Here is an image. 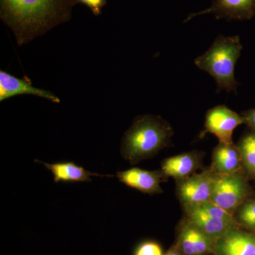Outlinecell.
Returning <instances> with one entry per match:
<instances>
[{
  "instance_id": "1",
  "label": "cell",
  "mask_w": 255,
  "mask_h": 255,
  "mask_svg": "<svg viewBox=\"0 0 255 255\" xmlns=\"http://www.w3.org/2000/svg\"><path fill=\"white\" fill-rule=\"evenodd\" d=\"M73 0H1L0 16L23 43L70 19Z\"/></svg>"
},
{
  "instance_id": "2",
  "label": "cell",
  "mask_w": 255,
  "mask_h": 255,
  "mask_svg": "<svg viewBox=\"0 0 255 255\" xmlns=\"http://www.w3.org/2000/svg\"><path fill=\"white\" fill-rule=\"evenodd\" d=\"M173 134L170 124L160 117L139 116L124 134L122 157L131 164L150 158L168 146Z\"/></svg>"
},
{
  "instance_id": "3",
  "label": "cell",
  "mask_w": 255,
  "mask_h": 255,
  "mask_svg": "<svg viewBox=\"0 0 255 255\" xmlns=\"http://www.w3.org/2000/svg\"><path fill=\"white\" fill-rule=\"evenodd\" d=\"M242 50L239 36L221 35L204 54L194 60V64L215 79L218 92L236 93L239 82L235 78V68Z\"/></svg>"
},
{
  "instance_id": "4",
  "label": "cell",
  "mask_w": 255,
  "mask_h": 255,
  "mask_svg": "<svg viewBox=\"0 0 255 255\" xmlns=\"http://www.w3.org/2000/svg\"><path fill=\"white\" fill-rule=\"evenodd\" d=\"M251 192L248 177L243 170L228 175L216 174L210 201L234 216Z\"/></svg>"
},
{
  "instance_id": "5",
  "label": "cell",
  "mask_w": 255,
  "mask_h": 255,
  "mask_svg": "<svg viewBox=\"0 0 255 255\" xmlns=\"http://www.w3.org/2000/svg\"><path fill=\"white\" fill-rule=\"evenodd\" d=\"M216 174L211 169L177 181V193L184 208L211 201Z\"/></svg>"
},
{
  "instance_id": "6",
  "label": "cell",
  "mask_w": 255,
  "mask_h": 255,
  "mask_svg": "<svg viewBox=\"0 0 255 255\" xmlns=\"http://www.w3.org/2000/svg\"><path fill=\"white\" fill-rule=\"evenodd\" d=\"M246 124V119L243 115H239L226 106H216L206 113L205 130L201 132L200 137H204L210 132L218 137L219 142L233 143L235 129Z\"/></svg>"
},
{
  "instance_id": "7",
  "label": "cell",
  "mask_w": 255,
  "mask_h": 255,
  "mask_svg": "<svg viewBox=\"0 0 255 255\" xmlns=\"http://www.w3.org/2000/svg\"><path fill=\"white\" fill-rule=\"evenodd\" d=\"M210 14L217 19L250 20L255 16V0H214L209 8L189 15L184 22Z\"/></svg>"
},
{
  "instance_id": "8",
  "label": "cell",
  "mask_w": 255,
  "mask_h": 255,
  "mask_svg": "<svg viewBox=\"0 0 255 255\" xmlns=\"http://www.w3.org/2000/svg\"><path fill=\"white\" fill-rule=\"evenodd\" d=\"M215 255H255V234L232 228L215 242Z\"/></svg>"
},
{
  "instance_id": "9",
  "label": "cell",
  "mask_w": 255,
  "mask_h": 255,
  "mask_svg": "<svg viewBox=\"0 0 255 255\" xmlns=\"http://www.w3.org/2000/svg\"><path fill=\"white\" fill-rule=\"evenodd\" d=\"M214 241L185 220L179 228L177 246L183 255H206L214 253Z\"/></svg>"
},
{
  "instance_id": "10",
  "label": "cell",
  "mask_w": 255,
  "mask_h": 255,
  "mask_svg": "<svg viewBox=\"0 0 255 255\" xmlns=\"http://www.w3.org/2000/svg\"><path fill=\"white\" fill-rule=\"evenodd\" d=\"M117 176L121 182L143 194L152 195L161 194L163 191L160 187V183L165 176L162 171H149L132 167L117 172Z\"/></svg>"
},
{
  "instance_id": "11",
  "label": "cell",
  "mask_w": 255,
  "mask_h": 255,
  "mask_svg": "<svg viewBox=\"0 0 255 255\" xmlns=\"http://www.w3.org/2000/svg\"><path fill=\"white\" fill-rule=\"evenodd\" d=\"M21 95H31L41 97L54 102L60 103V99L47 90L33 87L31 82L25 79L13 76L4 70L0 71V101L7 100L13 97Z\"/></svg>"
},
{
  "instance_id": "12",
  "label": "cell",
  "mask_w": 255,
  "mask_h": 255,
  "mask_svg": "<svg viewBox=\"0 0 255 255\" xmlns=\"http://www.w3.org/2000/svg\"><path fill=\"white\" fill-rule=\"evenodd\" d=\"M202 152L198 151L184 152L164 159L161 171L165 177L174 178L176 181L185 179L200 168Z\"/></svg>"
},
{
  "instance_id": "13",
  "label": "cell",
  "mask_w": 255,
  "mask_h": 255,
  "mask_svg": "<svg viewBox=\"0 0 255 255\" xmlns=\"http://www.w3.org/2000/svg\"><path fill=\"white\" fill-rule=\"evenodd\" d=\"M184 210L186 219L211 238L214 243L229 230L240 227L238 225L213 217L198 206H189L184 208Z\"/></svg>"
},
{
  "instance_id": "14",
  "label": "cell",
  "mask_w": 255,
  "mask_h": 255,
  "mask_svg": "<svg viewBox=\"0 0 255 255\" xmlns=\"http://www.w3.org/2000/svg\"><path fill=\"white\" fill-rule=\"evenodd\" d=\"M211 171L217 175H228L243 170L241 152L234 143L219 142L212 156Z\"/></svg>"
},
{
  "instance_id": "15",
  "label": "cell",
  "mask_w": 255,
  "mask_h": 255,
  "mask_svg": "<svg viewBox=\"0 0 255 255\" xmlns=\"http://www.w3.org/2000/svg\"><path fill=\"white\" fill-rule=\"evenodd\" d=\"M41 162L53 174L54 182H91V177H107L90 172L84 167H80L73 162H60L55 163Z\"/></svg>"
},
{
  "instance_id": "16",
  "label": "cell",
  "mask_w": 255,
  "mask_h": 255,
  "mask_svg": "<svg viewBox=\"0 0 255 255\" xmlns=\"http://www.w3.org/2000/svg\"><path fill=\"white\" fill-rule=\"evenodd\" d=\"M237 146L241 154L243 172L247 177L255 179V131L243 135Z\"/></svg>"
},
{
  "instance_id": "17",
  "label": "cell",
  "mask_w": 255,
  "mask_h": 255,
  "mask_svg": "<svg viewBox=\"0 0 255 255\" xmlns=\"http://www.w3.org/2000/svg\"><path fill=\"white\" fill-rule=\"evenodd\" d=\"M240 226L255 231V197H248L234 215Z\"/></svg>"
},
{
  "instance_id": "18",
  "label": "cell",
  "mask_w": 255,
  "mask_h": 255,
  "mask_svg": "<svg viewBox=\"0 0 255 255\" xmlns=\"http://www.w3.org/2000/svg\"><path fill=\"white\" fill-rule=\"evenodd\" d=\"M134 255H164L162 248L155 242L147 241L141 243L135 250Z\"/></svg>"
},
{
  "instance_id": "19",
  "label": "cell",
  "mask_w": 255,
  "mask_h": 255,
  "mask_svg": "<svg viewBox=\"0 0 255 255\" xmlns=\"http://www.w3.org/2000/svg\"><path fill=\"white\" fill-rule=\"evenodd\" d=\"M107 0H73V5H85L95 16H100L102 14V9L107 4Z\"/></svg>"
},
{
  "instance_id": "20",
  "label": "cell",
  "mask_w": 255,
  "mask_h": 255,
  "mask_svg": "<svg viewBox=\"0 0 255 255\" xmlns=\"http://www.w3.org/2000/svg\"><path fill=\"white\" fill-rule=\"evenodd\" d=\"M242 115L246 119V125L251 128L252 130L255 131V109L246 111Z\"/></svg>"
},
{
  "instance_id": "21",
  "label": "cell",
  "mask_w": 255,
  "mask_h": 255,
  "mask_svg": "<svg viewBox=\"0 0 255 255\" xmlns=\"http://www.w3.org/2000/svg\"><path fill=\"white\" fill-rule=\"evenodd\" d=\"M164 255H183L182 252L179 249V248L176 245L173 248H171L166 254Z\"/></svg>"
}]
</instances>
